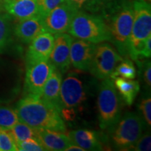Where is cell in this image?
Instances as JSON below:
<instances>
[{
	"label": "cell",
	"instance_id": "6da1fadb",
	"mask_svg": "<svg viewBox=\"0 0 151 151\" xmlns=\"http://www.w3.org/2000/svg\"><path fill=\"white\" fill-rule=\"evenodd\" d=\"M19 121L35 129H46L65 132L67 130L61 113L41 97L27 94L15 107Z\"/></svg>",
	"mask_w": 151,
	"mask_h": 151
},
{
	"label": "cell",
	"instance_id": "7a4b0ae2",
	"mask_svg": "<svg viewBox=\"0 0 151 151\" xmlns=\"http://www.w3.org/2000/svg\"><path fill=\"white\" fill-rule=\"evenodd\" d=\"M68 32L76 39L95 44L111 41L110 31L104 18L81 10L73 17Z\"/></svg>",
	"mask_w": 151,
	"mask_h": 151
},
{
	"label": "cell",
	"instance_id": "3957f363",
	"mask_svg": "<svg viewBox=\"0 0 151 151\" xmlns=\"http://www.w3.org/2000/svg\"><path fill=\"white\" fill-rule=\"evenodd\" d=\"M98 120L102 129H111L121 118L122 101L112 79H104L97 96Z\"/></svg>",
	"mask_w": 151,
	"mask_h": 151
},
{
	"label": "cell",
	"instance_id": "277c9868",
	"mask_svg": "<svg viewBox=\"0 0 151 151\" xmlns=\"http://www.w3.org/2000/svg\"><path fill=\"white\" fill-rule=\"evenodd\" d=\"M110 21L107 24L111 34V42L116 46L121 56H128L129 41L134 20L132 2L124 1L113 11L107 18Z\"/></svg>",
	"mask_w": 151,
	"mask_h": 151
},
{
	"label": "cell",
	"instance_id": "5b68a950",
	"mask_svg": "<svg viewBox=\"0 0 151 151\" xmlns=\"http://www.w3.org/2000/svg\"><path fill=\"white\" fill-rule=\"evenodd\" d=\"M134 20L129 41L128 55L132 60L140 59V51L145 41L151 36L150 3L146 0H134L132 2Z\"/></svg>",
	"mask_w": 151,
	"mask_h": 151
},
{
	"label": "cell",
	"instance_id": "8992f818",
	"mask_svg": "<svg viewBox=\"0 0 151 151\" xmlns=\"http://www.w3.org/2000/svg\"><path fill=\"white\" fill-rule=\"evenodd\" d=\"M145 129V122L134 112H127L112 129L111 140L119 150L133 148Z\"/></svg>",
	"mask_w": 151,
	"mask_h": 151
},
{
	"label": "cell",
	"instance_id": "52a82bcc",
	"mask_svg": "<svg viewBox=\"0 0 151 151\" xmlns=\"http://www.w3.org/2000/svg\"><path fill=\"white\" fill-rule=\"evenodd\" d=\"M122 60V57L109 43H99L96 46L89 71L94 77L104 80L111 76Z\"/></svg>",
	"mask_w": 151,
	"mask_h": 151
},
{
	"label": "cell",
	"instance_id": "ba28073f",
	"mask_svg": "<svg viewBox=\"0 0 151 151\" xmlns=\"http://www.w3.org/2000/svg\"><path fill=\"white\" fill-rule=\"evenodd\" d=\"M78 11L69 0L64 1L42 18L45 31L52 35L67 32L73 17Z\"/></svg>",
	"mask_w": 151,
	"mask_h": 151
},
{
	"label": "cell",
	"instance_id": "9c48e42d",
	"mask_svg": "<svg viewBox=\"0 0 151 151\" xmlns=\"http://www.w3.org/2000/svg\"><path fill=\"white\" fill-rule=\"evenodd\" d=\"M26 67L24 85L25 95L41 97L43 87L56 68L49 60L27 65Z\"/></svg>",
	"mask_w": 151,
	"mask_h": 151
},
{
	"label": "cell",
	"instance_id": "30bf717a",
	"mask_svg": "<svg viewBox=\"0 0 151 151\" xmlns=\"http://www.w3.org/2000/svg\"><path fill=\"white\" fill-rule=\"evenodd\" d=\"M60 99L63 109H73L86 99V93L82 81L77 73L70 72L62 81Z\"/></svg>",
	"mask_w": 151,
	"mask_h": 151
},
{
	"label": "cell",
	"instance_id": "8fae6325",
	"mask_svg": "<svg viewBox=\"0 0 151 151\" xmlns=\"http://www.w3.org/2000/svg\"><path fill=\"white\" fill-rule=\"evenodd\" d=\"M53 48L50 55V61L62 73L70 68V49L73 40L72 36L66 33L55 35Z\"/></svg>",
	"mask_w": 151,
	"mask_h": 151
},
{
	"label": "cell",
	"instance_id": "7c38bea8",
	"mask_svg": "<svg viewBox=\"0 0 151 151\" xmlns=\"http://www.w3.org/2000/svg\"><path fill=\"white\" fill-rule=\"evenodd\" d=\"M55 37L48 32H43L36 37L29 44L26 54V66L50 58L53 48Z\"/></svg>",
	"mask_w": 151,
	"mask_h": 151
},
{
	"label": "cell",
	"instance_id": "4fadbf2b",
	"mask_svg": "<svg viewBox=\"0 0 151 151\" xmlns=\"http://www.w3.org/2000/svg\"><path fill=\"white\" fill-rule=\"evenodd\" d=\"M95 49V43L73 39L70 49L71 64L78 70L89 71Z\"/></svg>",
	"mask_w": 151,
	"mask_h": 151
},
{
	"label": "cell",
	"instance_id": "5bb4252c",
	"mask_svg": "<svg viewBox=\"0 0 151 151\" xmlns=\"http://www.w3.org/2000/svg\"><path fill=\"white\" fill-rule=\"evenodd\" d=\"M46 32L40 16L19 20L14 28V34L22 43L29 44L36 37Z\"/></svg>",
	"mask_w": 151,
	"mask_h": 151
},
{
	"label": "cell",
	"instance_id": "9a60e30c",
	"mask_svg": "<svg viewBox=\"0 0 151 151\" xmlns=\"http://www.w3.org/2000/svg\"><path fill=\"white\" fill-rule=\"evenodd\" d=\"M62 81V73L55 69L43 88L41 98L45 102L55 108L59 112L63 109L60 99V87Z\"/></svg>",
	"mask_w": 151,
	"mask_h": 151
},
{
	"label": "cell",
	"instance_id": "2e32d148",
	"mask_svg": "<svg viewBox=\"0 0 151 151\" xmlns=\"http://www.w3.org/2000/svg\"><path fill=\"white\" fill-rule=\"evenodd\" d=\"M3 7L11 18L18 20L39 15L38 0H8Z\"/></svg>",
	"mask_w": 151,
	"mask_h": 151
},
{
	"label": "cell",
	"instance_id": "e0dca14e",
	"mask_svg": "<svg viewBox=\"0 0 151 151\" xmlns=\"http://www.w3.org/2000/svg\"><path fill=\"white\" fill-rule=\"evenodd\" d=\"M36 137L40 141L46 150H65V149L72 143L67 135L63 134V132L54 130L36 129Z\"/></svg>",
	"mask_w": 151,
	"mask_h": 151
},
{
	"label": "cell",
	"instance_id": "ac0fdd59",
	"mask_svg": "<svg viewBox=\"0 0 151 151\" xmlns=\"http://www.w3.org/2000/svg\"><path fill=\"white\" fill-rule=\"evenodd\" d=\"M71 143L81 147L85 150H101L102 145L97 134L90 129H81L68 132Z\"/></svg>",
	"mask_w": 151,
	"mask_h": 151
},
{
	"label": "cell",
	"instance_id": "d6986e66",
	"mask_svg": "<svg viewBox=\"0 0 151 151\" xmlns=\"http://www.w3.org/2000/svg\"><path fill=\"white\" fill-rule=\"evenodd\" d=\"M115 87L124 103L132 106L140 90V85L137 81L118 76L113 79Z\"/></svg>",
	"mask_w": 151,
	"mask_h": 151
},
{
	"label": "cell",
	"instance_id": "ffe728a7",
	"mask_svg": "<svg viewBox=\"0 0 151 151\" xmlns=\"http://www.w3.org/2000/svg\"><path fill=\"white\" fill-rule=\"evenodd\" d=\"M11 35V16L8 14H0V53L4 51L9 46Z\"/></svg>",
	"mask_w": 151,
	"mask_h": 151
},
{
	"label": "cell",
	"instance_id": "44dd1931",
	"mask_svg": "<svg viewBox=\"0 0 151 151\" xmlns=\"http://www.w3.org/2000/svg\"><path fill=\"white\" fill-rule=\"evenodd\" d=\"M125 0H91L87 10L98 11L101 9L104 14L102 17H108Z\"/></svg>",
	"mask_w": 151,
	"mask_h": 151
},
{
	"label": "cell",
	"instance_id": "7402d4cb",
	"mask_svg": "<svg viewBox=\"0 0 151 151\" xmlns=\"http://www.w3.org/2000/svg\"><path fill=\"white\" fill-rule=\"evenodd\" d=\"M136 76H137V70L134 65L132 60L126 58L124 60L122 59L121 62H119L118 65L116 66V69L110 77L112 80L118 76L124 78L134 79Z\"/></svg>",
	"mask_w": 151,
	"mask_h": 151
},
{
	"label": "cell",
	"instance_id": "603a6c76",
	"mask_svg": "<svg viewBox=\"0 0 151 151\" xmlns=\"http://www.w3.org/2000/svg\"><path fill=\"white\" fill-rule=\"evenodd\" d=\"M16 142L19 143L36 137V129L20 121H18L10 129Z\"/></svg>",
	"mask_w": 151,
	"mask_h": 151
},
{
	"label": "cell",
	"instance_id": "cb8c5ba5",
	"mask_svg": "<svg viewBox=\"0 0 151 151\" xmlns=\"http://www.w3.org/2000/svg\"><path fill=\"white\" fill-rule=\"evenodd\" d=\"M18 121L15 109L0 105V128L10 130Z\"/></svg>",
	"mask_w": 151,
	"mask_h": 151
},
{
	"label": "cell",
	"instance_id": "d4e9b609",
	"mask_svg": "<svg viewBox=\"0 0 151 151\" xmlns=\"http://www.w3.org/2000/svg\"><path fill=\"white\" fill-rule=\"evenodd\" d=\"M17 150V143L10 130L0 128V151Z\"/></svg>",
	"mask_w": 151,
	"mask_h": 151
},
{
	"label": "cell",
	"instance_id": "484cf974",
	"mask_svg": "<svg viewBox=\"0 0 151 151\" xmlns=\"http://www.w3.org/2000/svg\"><path fill=\"white\" fill-rule=\"evenodd\" d=\"M18 150L20 151H43L46 150L37 138H32L17 143Z\"/></svg>",
	"mask_w": 151,
	"mask_h": 151
},
{
	"label": "cell",
	"instance_id": "4316f807",
	"mask_svg": "<svg viewBox=\"0 0 151 151\" xmlns=\"http://www.w3.org/2000/svg\"><path fill=\"white\" fill-rule=\"evenodd\" d=\"M65 0H38L39 4V16L43 18L46 15L59 6Z\"/></svg>",
	"mask_w": 151,
	"mask_h": 151
},
{
	"label": "cell",
	"instance_id": "83f0119b",
	"mask_svg": "<svg viewBox=\"0 0 151 151\" xmlns=\"http://www.w3.org/2000/svg\"><path fill=\"white\" fill-rule=\"evenodd\" d=\"M137 151H150L151 150V137L150 133H146L138 139L133 147Z\"/></svg>",
	"mask_w": 151,
	"mask_h": 151
},
{
	"label": "cell",
	"instance_id": "f1b7e54d",
	"mask_svg": "<svg viewBox=\"0 0 151 151\" xmlns=\"http://www.w3.org/2000/svg\"><path fill=\"white\" fill-rule=\"evenodd\" d=\"M139 109L142 113L143 117L144 118L146 124L149 127L151 125V99L150 97H147L143 99L139 106Z\"/></svg>",
	"mask_w": 151,
	"mask_h": 151
},
{
	"label": "cell",
	"instance_id": "f546056e",
	"mask_svg": "<svg viewBox=\"0 0 151 151\" xmlns=\"http://www.w3.org/2000/svg\"><path fill=\"white\" fill-rule=\"evenodd\" d=\"M137 63L139 64V69L140 70H142L143 78L144 82L146 83L147 86L150 88L151 86V65L150 61H146L144 62H139V60H137Z\"/></svg>",
	"mask_w": 151,
	"mask_h": 151
},
{
	"label": "cell",
	"instance_id": "4dcf8cb0",
	"mask_svg": "<svg viewBox=\"0 0 151 151\" xmlns=\"http://www.w3.org/2000/svg\"><path fill=\"white\" fill-rule=\"evenodd\" d=\"M151 55V36L145 41L140 51V58H150Z\"/></svg>",
	"mask_w": 151,
	"mask_h": 151
},
{
	"label": "cell",
	"instance_id": "1f68e13d",
	"mask_svg": "<svg viewBox=\"0 0 151 151\" xmlns=\"http://www.w3.org/2000/svg\"><path fill=\"white\" fill-rule=\"evenodd\" d=\"M69 1L73 4L79 10L83 8L87 10L88 6L91 2V0H69Z\"/></svg>",
	"mask_w": 151,
	"mask_h": 151
},
{
	"label": "cell",
	"instance_id": "d6a6232c",
	"mask_svg": "<svg viewBox=\"0 0 151 151\" xmlns=\"http://www.w3.org/2000/svg\"><path fill=\"white\" fill-rule=\"evenodd\" d=\"M65 151H86L83 148H82L81 147L77 146V145L71 143V145H69L67 148L65 149Z\"/></svg>",
	"mask_w": 151,
	"mask_h": 151
},
{
	"label": "cell",
	"instance_id": "836d02e7",
	"mask_svg": "<svg viewBox=\"0 0 151 151\" xmlns=\"http://www.w3.org/2000/svg\"><path fill=\"white\" fill-rule=\"evenodd\" d=\"M7 1H8V0H0V4L4 5V4Z\"/></svg>",
	"mask_w": 151,
	"mask_h": 151
}]
</instances>
